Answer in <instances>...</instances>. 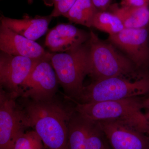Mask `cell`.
<instances>
[{
    "label": "cell",
    "mask_w": 149,
    "mask_h": 149,
    "mask_svg": "<svg viewBox=\"0 0 149 149\" xmlns=\"http://www.w3.org/2000/svg\"><path fill=\"white\" fill-rule=\"evenodd\" d=\"M22 100L29 127L36 131L46 148L68 149V124L74 109L55 99L44 102Z\"/></svg>",
    "instance_id": "6da1fadb"
},
{
    "label": "cell",
    "mask_w": 149,
    "mask_h": 149,
    "mask_svg": "<svg viewBox=\"0 0 149 149\" xmlns=\"http://www.w3.org/2000/svg\"><path fill=\"white\" fill-rule=\"evenodd\" d=\"M89 40L88 75L93 81L111 77L136 80L146 75L110 42L102 40L93 31Z\"/></svg>",
    "instance_id": "7a4b0ae2"
},
{
    "label": "cell",
    "mask_w": 149,
    "mask_h": 149,
    "mask_svg": "<svg viewBox=\"0 0 149 149\" xmlns=\"http://www.w3.org/2000/svg\"><path fill=\"white\" fill-rule=\"evenodd\" d=\"M72 101L76 104L74 111L89 120H117L148 134L149 122L146 114L142 112L143 101L139 97L91 103Z\"/></svg>",
    "instance_id": "3957f363"
},
{
    "label": "cell",
    "mask_w": 149,
    "mask_h": 149,
    "mask_svg": "<svg viewBox=\"0 0 149 149\" xmlns=\"http://www.w3.org/2000/svg\"><path fill=\"white\" fill-rule=\"evenodd\" d=\"M149 93V76L133 80L111 77L94 81L84 86L74 99L80 103H91L139 97Z\"/></svg>",
    "instance_id": "277c9868"
},
{
    "label": "cell",
    "mask_w": 149,
    "mask_h": 149,
    "mask_svg": "<svg viewBox=\"0 0 149 149\" xmlns=\"http://www.w3.org/2000/svg\"><path fill=\"white\" fill-rule=\"evenodd\" d=\"M89 49L88 40L70 50L52 53V65L67 99L75 98L84 87L83 80L88 75Z\"/></svg>",
    "instance_id": "5b68a950"
},
{
    "label": "cell",
    "mask_w": 149,
    "mask_h": 149,
    "mask_svg": "<svg viewBox=\"0 0 149 149\" xmlns=\"http://www.w3.org/2000/svg\"><path fill=\"white\" fill-rule=\"evenodd\" d=\"M51 55L37 62L19 87L17 93L19 98L36 102L55 99L59 84L51 63Z\"/></svg>",
    "instance_id": "8992f818"
},
{
    "label": "cell",
    "mask_w": 149,
    "mask_h": 149,
    "mask_svg": "<svg viewBox=\"0 0 149 149\" xmlns=\"http://www.w3.org/2000/svg\"><path fill=\"white\" fill-rule=\"evenodd\" d=\"M16 94L0 90V149H12L17 139L29 128Z\"/></svg>",
    "instance_id": "52a82bcc"
},
{
    "label": "cell",
    "mask_w": 149,
    "mask_h": 149,
    "mask_svg": "<svg viewBox=\"0 0 149 149\" xmlns=\"http://www.w3.org/2000/svg\"><path fill=\"white\" fill-rule=\"evenodd\" d=\"M109 41L125 53L139 69L149 64V28H125L109 35Z\"/></svg>",
    "instance_id": "ba28073f"
},
{
    "label": "cell",
    "mask_w": 149,
    "mask_h": 149,
    "mask_svg": "<svg viewBox=\"0 0 149 149\" xmlns=\"http://www.w3.org/2000/svg\"><path fill=\"white\" fill-rule=\"evenodd\" d=\"M112 149H149V136L124 123L95 121Z\"/></svg>",
    "instance_id": "9c48e42d"
},
{
    "label": "cell",
    "mask_w": 149,
    "mask_h": 149,
    "mask_svg": "<svg viewBox=\"0 0 149 149\" xmlns=\"http://www.w3.org/2000/svg\"><path fill=\"white\" fill-rule=\"evenodd\" d=\"M39 60L13 55L1 51V88L17 95L19 87Z\"/></svg>",
    "instance_id": "30bf717a"
},
{
    "label": "cell",
    "mask_w": 149,
    "mask_h": 149,
    "mask_svg": "<svg viewBox=\"0 0 149 149\" xmlns=\"http://www.w3.org/2000/svg\"><path fill=\"white\" fill-rule=\"evenodd\" d=\"M0 50L9 54L36 60L44 58L51 53L45 50L35 41L13 32L1 23L0 25Z\"/></svg>",
    "instance_id": "8fae6325"
},
{
    "label": "cell",
    "mask_w": 149,
    "mask_h": 149,
    "mask_svg": "<svg viewBox=\"0 0 149 149\" xmlns=\"http://www.w3.org/2000/svg\"><path fill=\"white\" fill-rule=\"evenodd\" d=\"M90 37V32L78 29L74 25L60 24L49 32L45 44L52 52H62L81 45L88 42Z\"/></svg>",
    "instance_id": "7c38bea8"
},
{
    "label": "cell",
    "mask_w": 149,
    "mask_h": 149,
    "mask_svg": "<svg viewBox=\"0 0 149 149\" xmlns=\"http://www.w3.org/2000/svg\"><path fill=\"white\" fill-rule=\"evenodd\" d=\"M50 15L47 16L32 17L25 14L22 19L10 18L1 15V23L13 32L35 41L43 36L47 31L53 18Z\"/></svg>",
    "instance_id": "4fadbf2b"
},
{
    "label": "cell",
    "mask_w": 149,
    "mask_h": 149,
    "mask_svg": "<svg viewBox=\"0 0 149 149\" xmlns=\"http://www.w3.org/2000/svg\"><path fill=\"white\" fill-rule=\"evenodd\" d=\"M94 122L74 111L68 124V149H85Z\"/></svg>",
    "instance_id": "5bb4252c"
},
{
    "label": "cell",
    "mask_w": 149,
    "mask_h": 149,
    "mask_svg": "<svg viewBox=\"0 0 149 149\" xmlns=\"http://www.w3.org/2000/svg\"><path fill=\"white\" fill-rule=\"evenodd\" d=\"M109 9L119 17L125 28L142 29L149 27V6L136 8L113 4Z\"/></svg>",
    "instance_id": "9a60e30c"
},
{
    "label": "cell",
    "mask_w": 149,
    "mask_h": 149,
    "mask_svg": "<svg viewBox=\"0 0 149 149\" xmlns=\"http://www.w3.org/2000/svg\"><path fill=\"white\" fill-rule=\"evenodd\" d=\"M97 12L92 0H76L72 8L63 16L71 22L91 27Z\"/></svg>",
    "instance_id": "2e32d148"
},
{
    "label": "cell",
    "mask_w": 149,
    "mask_h": 149,
    "mask_svg": "<svg viewBox=\"0 0 149 149\" xmlns=\"http://www.w3.org/2000/svg\"><path fill=\"white\" fill-rule=\"evenodd\" d=\"M92 27L102 32L113 35L125 29L119 17L108 11H98L95 15L92 22Z\"/></svg>",
    "instance_id": "e0dca14e"
},
{
    "label": "cell",
    "mask_w": 149,
    "mask_h": 149,
    "mask_svg": "<svg viewBox=\"0 0 149 149\" xmlns=\"http://www.w3.org/2000/svg\"><path fill=\"white\" fill-rule=\"evenodd\" d=\"M12 149H47L34 130H26L17 138Z\"/></svg>",
    "instance_id": "ac0fdd59"
},
{
    "label": "cell",
    "mask_w": 149,
    "mask_h": 149,
    "mask_svg": "<svg viewBox=\"0 0 149 149\" xmlns=\"http://www.w3.org/2000/svg\"><path fill=\"white\" fill-rule=\"evenodd\" d=\"M76 0H60L54 5L53 10L50 15L52 17L64 16L69 11Z\"/></svg>",
    "instance_id": "d6986e66"
},
{
    "label": "cell",
    "mask_w": 149,
    "mask_h": 149,
    "mask_svg": "<svg viewBox=\"0 0 149 149\" xmlns=\"http://www.w3.org/2000/svg\"><path fill=\"white\" fill-rule=\"evenodd\" d=\"M121 6L141 8L149 6V0H121Z\"/></svg>",
    "instance_id": "ffe728a7"
},
{
    "label": "cell",
    "mask_w": 149,
    "mask_h": 149,
    "mask_svg": "<svg viewBox=\"0 0 149 149\" xmlns=\"http://www.w3.org/2000/svg\"><path fill=\"white\" fill-rule=\"evenodd\" d=\"M112 0H92L98 11H104L108 9Z\"/></svg>",
    "instance_id": "44dd1931"
},
{
    "label": "cell",
    "mask_w": 149,
    "mask_h": 149,
    "mask_svg": "<svg viewBox=\"0 0 149 149\" xmlns=\"http://www.w3.org/2000/svg\"><path fill=\"white\" fill-rule=\"evenodd\" d=\"M59 1L60 0H43L44 3L48 6H54V5Z\"/></svg>",
    "instance_id": "7402d4cb"
},
{
    "label": "cell",
    "mask_w": 149,
    "mask_h": 149,
    "mask_svg": "<svg viewBox=\"0 0 149 149\" xmlns=\"http://www.w3.org/2000/svg\"><path fill=\"white\" fill-rule=\"evenodd\" d=\"M143 108L147 109L149 110V97L143 101Z\"/></svg>",
    "instance_id": "603a6c76"
},
{
    "label": "cell",
    "mask_w": 149,
    "mask_h": 149,
    "mask_svg": "<svg viewBox=\"0 0 149 149\" xmlns=\"http://www.w3.org/2000/svg\"><path fill=\"white\" fill-rule=\"evenodd\" d=\"M33 0H27V2H28V3L29 4L32 3H33Z\"/></svg>",
    "instance_id": "cb8c5ba5"
},
{
    "label": "cell",
    "mask_w": 149,
    "mask_h": 149,
    "mask_svg": "<svg viewBox=\"0 0 149 149\" xmlns=\"http://www.w3.org/2000/svg\"><path fill=\"white\" fill-rule=\"evenodd\" d=\"M146 117H147V118H149V111L148 112V113L146 114Z\"/></svg>",
    "instance_id": "d4e9b609"
},
{
    "label": "cell",
    "mask_w": 149,
    "mask_h": 149,
    "mask_svg": "<svg viewBox=\"0 0 149 149\" xmlns=\"http://www.w3.org/2000/svg\"><path fill=\"white\" fill-rule=\"evenodd\" d=\"M111 149V148H110V149Z\"/></svg>",
    "instance_id": "484cf974"
},
{
    "label": "cell",
    "mask_w": 149,
    "mask_h": 149,
    "mask_svg": "<svg viewBox=\"0 0 149 149\" xmlns=\"http://www.w3.org/2000/svg\"></svg>",
    "instance_id": "4316f807"
}]
</instances>
